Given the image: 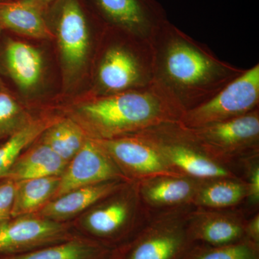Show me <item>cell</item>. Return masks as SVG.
<instances>
[{
    "mask_svg": "<svg viewBox=\"0 0 259 259\" xmlns=\"http://www.w3.org/2000/svg\"><path fill=\"white\" fill-rule=\"evenodd\" d=\"M177 173L200 180L241 177L207 154L190 130L180 122L161 124L139 132Z\"/></svg>",
    "mask_w": 259,
    "mask_h": 259,
    "instance_id": "obj_7",
    "label": "cell"
},
{
    "mask_svg": "<svg viewBox=\"0 0 259 259\" xmlns=\"http://www.w3.org/2000/svg\"><path fill=\"white\" fill-rule=\"evenodd\" d=\"M194 206L149 212L139 231L113 248L110 259H182L194 244L189 231Z\"/></svg>",
    "mask_w": 259,
    "mask_h": 259,
    "instance_id": "obj_6",
    "label": "cell"
},
{
    "mask_svg": "<svg viewBox=\"0 0 259 259\" xmlns=\"http://www.w3.org/2000/svg\"><path fill=\"white\" fill-rule=\"evenodd\" d=\"M247 187L241 177H219L202 180L192 202L197 208H236L244 204Z\"/></svg>",
    "mask_w": 259,
    "mask_h": 259,
    "instance_id": "obj_21",
    "label": "cell"
},
{
    "mask_svg": "<svg viewBox=\"0 0 259 259\" xmlns=\"http://www.w3.org/2000/svg\"><path fill=\"white\" fill-rule=\"evenodd\" d=\"M16 1L27 2V3H35L38 0H16Z\"/></svg>",
    "mask_w": 259,
    "mask_h": 259,
    "instance_id": "obj_31",
    "label": "cell"
},
{
    "mask_svg": "<svg viewBox=\"0 0 259 259\" xmlns=\"http://www.w3.org/2000/svg\"><path fill=\"white\" fill-rule=\"evenodd\" d=\"M105 26L151 40L168 21L158 0H85Z\"/></svg>",
    "mask_w": 259,
    "mask_h": 259,
    "instance_id": "obj_11",
    "label": "cell"
},
{
    "mask_svg": "<svg viewBox=\"0 0 259 259\" xmlns=\"http://www.w3.org/2000/svg\"><path fill=\"white\" fill-rule=\"evenodd\" d=\"M148 214L140 198L137 183L127 182L71 223L81 236L115 248L139 231Z\"/></svg>",
    "mask_w": 259,
    "mask_h": 259,
    "instance_id": "obj_4",
    "label": "cell"
},
{
    "mask_svg": "<svg viewBox=\"0 0 259 259\" xmlns=\"http://www.w3.org/2000/svg\"><path fill=\"white\" fill-rule=\"evenodd\" d=\"M202 181L180 175L155 177L136 183L145 208L156 212L192 205Z\"/></svg>",
    "mask_w": 259,
    "mask_h": 259,
    "instance_id": "obj_16",
    "label": "cell"
},
{
    "mask_svg": "<svg viewBox=\"0 0 259 259\" xmlns=\"http://www.w3.org/2000/svg\"><path fill=\"white\" fill-rule=\"evenodd\" d=\"M127 182L109 181L74 189L51 199L35 214L54 222H71L99 201L120 190Z\"/></svg>",
    "mask_w": 259,
    "mask_h": 259,
    "instance_id": "obj_17",
    "label": "cell"
},
{
    "mask_svg": "<svg viewBox=\"0 0 259 259\" xmlns=\"http://www.w3.org/2000/svg\"><path fill=\"white\" fill-rule=\"evenodd\" d=\"M247 187V197L244 202L245 212L248 214L258 211L259 205V154L243 160L238 164Z\"/></svg>",
    "mask_w": 259,
    "mask_h": 259,
    "instance_id": "obj_27",
    "label": "cell"
},
{
    "mask_svg": "<svg viewBox=\"0 0 259 259\" xmlns=\"http://www.w3.org/2000/svg\"><path fill=\"white\" fill-rule=\"evenodd\" d=\"M185 111L174 95L155 79L146 88L122 93H90L62 105L56 112L76 122L89 138L107 140L180 122Z\"/></svg>",
    "mask_w": 259,
    "mask_h": 259,
    "instance_id": "obj_2",
    "label": "cell"
},
{
    "mask_svg": "<svg viewBox=\"0 0 259 259\" xmlns=\"http://www.w3.org/2000/svg\"><path fill=\"white\" fill-rule=\"evenodd\" d=\"M2 31H3V29H2L1 25H0V34H1Z\"/></svg>",
    "mask_w": 259,
    "mask_h": 259,
    "instance_id": "obj_33",
    "label": "cell"
},
{
    "mask_svg": "<svg viewBox=\"0 0 259 259\" xmlns=\"http://www.w3.org/2000/svg\"><path fill=\"white\" fill-rule=\"evenodd\" d=\"M88 138L76 122L63 115L39 136L42 142L67 163L81 149Z\"/></svg>",
    "mask_w": 259,
    "mask_h": 259,
    "instance_id": "obj_24",
    "label": "cell"
},
{
    "mask_svg": "<svg viewBox=\"0 0 259 259\" xmlns=\"http://www.w3.org/2000/svg\"><path fill=\"white\" fill-rule=\"evenodd\" d=\"M96 140L130 182L158 176H180L139 133Z\"/></svg>",
    "mask_w": 259,
    "mask_h": 259,
    "instance_id": "obj_10",
    "label": "cell"
},
{
    "mask_svg": "<svg viewBox=\"0 0 259 259\" xmlns=\"http://www.w3.org/2000/svg\"><path fill=\"white\" fill-rule=\"evenodd\" d=\"M107 37L97 59L93 92L105 95L146 88L155 80L151 40L106 27Z\"/></svg>",
    "mask_w": 259,
    "mask_h": 259,
    "instance_id": "obj_3",
    "label": "cell"
},
{
    "mask_svg": "<svg viewBox=\"0 0 259 259\" xmlns=\"http://www.w3.org/2000/svg\"><path fill=\"white\" fill-rule=\"evenodd\" d=\"M0 25L20 36L39 40H55L44 10L35 3L0 0Z\"/></svg>",
    "mask_w": 259,
    "mask_h": 259,
    "instance_id": "obj_18",
    "label": "cell"
},
{
    "mask_svg": "<svg viewBox=\"0 0 259 259\" xmlns=\"http://www.w3.org/2000/svg\"><path fill=\"white\" fill-rule=\"evenodd\" d=\"M189 130L209 157L236 173L235 168L242 161L259 154V108L232 120Z\"/></svg>",
    "mask_w": 259,
    "mask_h": 259,
    "instance_id": "obj_8",
    "label": "cell"
},
{
    "mask_svg": "<svg viewBox=\"0 0 259 259\" xmlns=\"http://www.w3.org/2000/svg\"><path fill=\"white\" fill-rule=\"evenodd\" d=\"M53 1H54V0H38V1L35 2V3H36L44 11V10L47 8L48 5L50 4L51 3H52Z\"/></svg>",
    "mask_w": 259,
    "mask_h": 259,
    "instance_id": "obj_30",
    "label": "cell"
},
{
    "mask_svg": "<svg viewBox=\"0 0 259 259\" xmlns=\"http://www.w3.org/2000/svg\"><path fill=\"white\" fill-rule=\"evenodd\" d=\"M113 180L128 182L96 140L88 138L66 165L53 199L74 189Z\"/></svg>",
    "mask_w": 259,
    "mask_h": 259,
    "instance_id": "obj_13",
    "label": "cell"
},
{
    "mask_svg": "<svg viewBox=\"0 0 259 259\" xmlns=\"http://www.w3.org/2000/svg\"><path fill=\"white\" fill-rule=\"evenodd\" d=\"M259 108V64L245 70L208 101L186 110L180 122L197 128L232 120Z\"/></svg>",
    "mask_w": 259,
    "mask_h": 259,
    "instance_id": "obj_9",
    "label": "cell"
},
{
    "mask_svg": "<svg viewBox=\"0 0 259 259\" xmlns=\"http://www.w3.org/2000/svg\"><path fill=\"white\" fill-rule=\"evenodd\" d=\"M60 177H47L17 182L12 218L38 212L54 198Z\"/></svg>",
    "mask_w": 259,
    "mask_h": 259,
    "instance_id": "obj_23",
    "label": "cell"
},
{
    "mask_svg": "<svg viewBox=\"0 0 259 259\" xmlns=\"http://www.w3.org/2000/svg\"><path fill=\"white\" fill-rule=\"evenodd\" d=\"M155 55V79L185 110L217 95L245 70L221 60L205 44L194 40L169 20L151 39Z\"/></svg>",
    "mask_w": 259,
    "mask_h": 259,
    "instance_id": "obj_1",
    "label": "cell"
},
{
    "mask_svg": "<svg viewBox=\"0 0 259 259\" xmlns=\"http://www.w3.org/2000/svg\"><path fill=\"white\" fill-rule=\"evenodd\" d=\"M61 117L54 112L39 114L23 129L0 144V181L6 176L20 153Z\"/></svg>",
    "mask_w": 259,
    "mask_h": 259,
    "instance_id": "obj_22",
    "label": "cell"
},
{
    "mask_svg": "<svg viewBox=\"0 0 259 259\" xmlns=\"http://www.w3.org/2000/svg\"><path fill=\"white\" fill-rule=\"evenodd\" d=\"M38 115L5 86L0 90V141L9 139Z\"/></svg>",
    "mask_w": 259,
    "mask_h": 259,
    "instance_id": "obj_25",
    "label": "cell"
},
{
    "mask_svg": "<svg viewBox=\"0 0 259 259\" xmlns=\"http://www.w3.org/2000/svg\"><path fill=\"white\" fill-rule=\"evenodd\" d=\"M77 234L71 222H54L37 214L10 218L0 223V257L61 243Z\"/></svg>",
    "mask_w": 259,
    "mask_h": 259,
    "instance_id": "obj_12",
    "label": "cell"
},
{
    "mask_svg": "<svg viewBox=\"0 0 259 259\" xmlns=\"http://www.w3.org/2000/svg\"><path fill=\"white\" fill-rule=\"evenodd\" d=\"M113 248L77 234L61 243L0 259H110Z\"/></svg>",
    "mask_w": 259,
    "mask_h": 259,
    "instance_id": "obj_20",
    "label": "cell"
},
{
    "mask_svg": "<svg viewBox=\"0 0 259 259\" xmlns=\"http://www.w3.org/2000/svg\"><path fill=\"white\" fill-rule=\"evenodd\" d=\"M245 238L259 245V212L253 213L247 219L245 228Z\"/></svg>",
    "mask_w": 259,
    "mask_h": 259,
    "instance_id": "obj_29",
    "label": "cell"
},
{
    "mask_svg": "<svg viewBox=\"0 0 259 259\" xmlns=\"http://www.w3.org/2000/svg\"><path fill=\"white\" fill-rule=\"evenodd\" d=\"M67 163L38 137L20 153L4 179L17 182L40 177H60Z\"/></svg>",
    "mask_w": 259,
    "mask_h": 259,
    "instance_id": "obj_19",
    "label": "cell"
},
{
    "mask_svg": "<svg viewBox=\"0 0 259 259\" xmlns=\"http://www.w3.org/2000/svg\"><path fill=\"white\" fill-rule=\"evenodd\" d=\"M17 182L9 179L0 181V223L12 218Z\"/></svg>",
    "mask_w": 259,
    "mask_h": 259,
    "instance_id": "obj_28",
    "label": "cell"
},
{
    "mask_svg": "<svg viewBox=\"0 0 259 259\" xmlns=\"http://www.w3.org/2000/svg\"><path fill=\"white\" fill-rule=\"evenodd\" d=\"M0 71L22 93L30 95L40 88L44 79V57L31 44L7 37L0 49Z\"/></svg>",
    "mask_w": 259,
    "mask_h": 259,
    "instance_id": "obj_15",
    "label": "cell"
},
{
    "mask_svg": "<svg viewBox=\"0 0 259 259\" xmlns=\"http://www.w3.org/2000/svg\"><path fill=\"white\" fill-rule=\"evenodd\" d=\"M44 16L57 41L64 88H71L86 71L93 23L101 20L85 0H54L44 10Z\"/></svg>",
    "mask_w": 259,
    "mask_h": 259,
    "instance_id": "obj_5",
    "label": "cell"
},
{
    "mask_svg": "<svg viewBox=\"0 0 259 259\" xmlns=\"http://www.w3.org/2000/svg\"><path fill=\"white\" fill-rule=\"evenodd\" d=\"M248 213L243 207L210 209L194 207L189 231L194 243L212 246L231 245L245 239Z\"/></svg>",
    "mask_w": 259,
    "mask_h": 259,
    "instance_id": "obj_14",
    "label": "cell"
},
{
    "mask_svg": "<svg viewBox=\"0 0 259 259\" xmlns=\"http://www.w3.org/2000/svg\"><path fill=\"white\" fill-rule=\"evenodd\" d=\"M182 259H259V245L245 238L223 246L194 243Z\"/></svg>",
    "mask_w": 259,
    "mask_h": 259,
    "instance_id": "obj_26",
    "label": "cell"
},
{
    "mask_svg": "<svg viewBox=\"0 0 259 259\" xmlns=\"http://www.w3.org/2000/svg\"><path fill=\"white\" fill-rule=\"evenodd\" d=\"M5 86V85L4 84V83H3V81H2L1 78H0V90H1L2 89L4 88Z\"/></svg>",
    "mask_w": 259,
    "mask_h": 259,
    "instance_id": "obj_32",
    "label": "cell"
}]
</instances>
